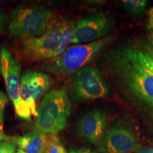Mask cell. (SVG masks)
<instances>
[{
	"mask_svg": "<svg viewBox=\"0 0 153 153\" xmlns=\"http://www.w3.org/2000/svg\"><path fill=\"white\" fill-rule=\"evenodd\" d=\"M106 126L107 116L104 111L93 109L80 118L76 128L84 140L92 145H97L104 139Z\"/></svg>",
	"mask_w": 153,
	"mask_h": 153,
	"instance_id": "cell-11",
	"label": "cell"
},
{
	"mask_svg": "<svg viewBox=\"0 0 153 153\" xmlns=\"http://www.w3.org/2000/svg\"><path fill=\"white\" fill-rule=\"evenodd\" d=\"M136 42L145 53H148L153 58V41L151 38H148V39L139 38L136 40Z\"/></svg>",
	"mask_w": 153,
	"mask_h": 153,
	"instance_id": "cell-17",
	"label": "cell"
},
{
	"mask_svg": "<svg viewBox=\"0 0 153 153\" xmlns=\"http://www.w3.org/2000/svg\"><path fill=\"white\" fill-rule=\"evenodd\" d=\"M53 83L51 76L41 72L28 71L21 76V97L29 107L33 116H36L38 101L48 92Z\"/></svg>",
	"mask_w": 153,
	"mask_h": 153,
	"instance_id": "cell-9",
	"label": "cell"
},
{
	"mask_svg": "<svg viewBox=\"0 0 153 153\" xmlns=\"http://www.w3.org/2000/svg\"><path fill=\"white\" fill-rule=\"evenodd\" d=\"M61 37V19H54L43 35L24 40L21 46L22 54L26 60L40 61L56 57Z\"/></svg>",
	"mask_w": 153,
	"mask_h": 153,
	"instance_id": "cell-7",
	"label": "cell"
},
{
	"mask_svg": "<svg viewBox=\"0 0 153 153\" xmlns=\"http://www.w3.org/2000/svg\"><path fill=\"white\" fill-rule=\"evenodd\" d=\"M16 145L14 140L0 142V153H16Z\"/></svg>",
	"mask_w": 153,
	"mask_h": 153,
	"instance_id": "cell-18",
	"label": "cell"
},
{
	"mask_svg": "<svg viewBox=\"0 0 153 153\" xmlns=\"http://www.w3.org/2000/svg\"><path fill=\"white\" fill-rule=\"evenodd\" d=\"M111 41V36H105L92 43L69 47L62 55L47 62L44 68L55 75L69 77L92 62Z\"/></svg>",
	"mask_w": 153,
	"mask_h": 153,
	"instance_id": "cell-3",
	"label": "cell"
},
{
	"mask_svg": "<svg viewBox=\"0 0 153 153\" xmlns=\"http://www.w3.org/2000/svg\"><path fill=\"white\" fill-rule=\"evenodd\" d=\"M16 153H27L26 152H25L24 150H22V149H17L16 150Z\"/></svg>",
	"mask_w": 153,
	"mask_h": 153,
	"instance_id": "cell-25",
	"label": "cell"
},
{
	"mask_svg": "<svg viewBox=\"0 0 153 153\" xmlns=\"http://www.w3.org/2000/svg\"><path fill=\"white\" fill-rule=\"evenodd\" d=\"M76 22L72 19H61V37L56 57L62 55L72 43L74 35Z\"/></svg>",
	"mask_w": 153,
	"mask_h": 153,
	"instance_id": "cell-13",
	"label": "cell"
},
{
	"mask_svg": "<svg viewBox=\"0 0 153 153\" xmlns=\"http://www.w3.org/2000/svg\"><path fill=\"white\" fill-rule=\"evenodd\" d=\"M152 41H153V33H152Z\"/></svg>",
	"mask_w": 153,
	"mask_h": 153,
	"instance_id": "cell-27",
	"label": "cell"
},
{
	"mask_svg": "<svg viewBox=\"0 0 153 153\" xmlns=\"http://www.w3.org/2000/svg\"><path fill=\"white\" fill-rule=\"evenodd\" d=\"M112 26L111 19L104 13L86 16L76 23L72 43L85 44L104 38Z\"/></svg>",
	"mask_w": 153,
	"mask_h": 153,
	"instance_id": "cell-8",
	"label": "cell"
},
{
	"mask_svg": "<svg viewBox=\"0 0 153 153\" xmlns=\"http://www.w3.org/2000/svg\"><path fill=\"white\" fill-rule=\"evenodd\" d=\"M149 26L153 30V7L149 11Z\"/></svg>",
	"mask_w": 153,
	"mask_h": 153,
	"instance_id": "cell-24",
	"label": "cell"
},
{
	"mask_svg": "<svg viewBox=\"0 0 153 153\" xmlns=\"http://www.w3.org/2000/svg\"><path fill=\"white\" fill-rule=\"evenodd\" d=\"M140 147L135 134L131 128L116 125L107 132L99 150L103 153H137Z\"/></svg>",
	"mask_w": 153,
	"mask_h": 153,
	"instance_id": "cell-10",
	"label": "cell"
},
{
	"mask_svg": "<svg viewBox=\"0 0 153 153\" xmlns=\"http://www.w3.org/2000/svg\"><path fill=\"white\" fill-rule=\"evenodd\" d=\"M137 153H153V148H150V147H145L142 146L140 148Z\"/></svg>",
	"mask_w": 153,
	"mask_h": 153,
	"instance_id": "cell-22",
	"label": "cell"
},
{
	"mask_svg": "<svg viewBox=\"0 0 153 153\" xmlns=\"http://www.w3.org/2000/svg\"><path fill=\"white\" fill-rule=\"evenodd\" d=\"M69 153H98L87 148H79L70 149Z\"/></svg>",
	"mask_w": 153,
	"mask_h": 153,
	"instance_id": "cell-20",
	"label": "cell"
},
{
	"mask_svg": "<svg viewBox=\"0 0 153 153\" xmlns=\"http://www.w3.org/2000/svg\"><path fill=\"white\" fill-rule=\"evenodd\" d=\"M7 103H8L7 96L3 91H0V126H3L4 114Z\"/></svg>",
	"mask_w": 153,
	"mask_h": 153,
	"instance_id": "cell-19",
	"label": "cell"
},
{
	"mask_svg": "<svg viewBox=\"0 0 153 153\" xmlns=\"http://www.w3.org/2000/svg\"><path fill=\"white\" fill-rule=\"evenodd\" d=\"M11 140L10 137L7 136V135L4 133L3 126H0V142H2V141L5 140Z\"/></svg>",
	"mask_w": 153,
	"mask_h": 153,
	"instance_id": "cell-23",
	"label": "cell"
},
{
	"mask_svg": "<svg viewBox=\"0 0 153 153\" xmlns=\"http://www.w3.org/2000/svg\"><path fill=\"white\" fill-rule=\"evenodd\" d=\"M54 13L40 5H23L10 13V33L19 39L39 37L46 31L54 20Z\"/></svg>",
	"mask_w": 153,
	"mask_h": 153,
	"instance_id": "cell-4",
	"label": "cell"
},
{
	"mask_svg": "<svg viewBox=\"0 0 153 153\" xmlns=\"http://www.w3.org/2000/svg\"><path fill=\"white\" fill-rule=\"evenodd\" d=\"M45 150L47 153H68L57 134L47 135Z\"/></svg>",
	"mask_w": 153,
	"mask_h": 153,
	"instance_id": "cell-16",
	"label": "cell"
},
{
	"mask_svg": "<svg viewBox=\"0 0 153 153\" xmlns=\"http://www.w3.org/2000/svg\"><path fill=\"white\" fill-rule=\"evenodd\" d=\"M129 49L135 60L153 76V58L140 47L136 41H127Z\"/></svg>",
	"mask_w": 153,
	"mask_h": 153,
	"instance_id": "cell-14",
	"label": "cell"
},
{
	"mask_svg": "<svg viewBox=\"0 0 153 153\" xmlns=\"http://www.w3.org/2000/svg\"><path fill=\"white\" fill-rule=\"evenodd\" d=\"M110 85L100 70L86 66L74 74L70 89V97L74 103L102 99L109 95Z\"/></svg>",
	"mask_w": 153,
	"mask_h": 153,
	"instance_id": "cell-5",
	"label": "cell"
},
{
	"mask_svg": "<svg viewBox=\"0 0 153 153\" xmlns=\"http://www.w3.org/2000/svg\"><path fill=\"white\" fill-rule=\"evenodd\" d=\"M102 65L115 89L136 114L147 140L153 144V76L135 60L127 41L107 51Z\"/></svg>",
	"mask_w": 153,
	"mask_h": 153,
	"instance_id": "cell-1",
	"label": "cell"
},
{
	"mask_svg": "<svg viewBox=\"0 0 153 153\" xmlns=\"http://www.w3.org/2000/svg\"><path fill=\"white\" fill-rule=\"evenodd\" d=\"M147 2L146 0H124L120 1V4L129 14L137 17L144 12Z\"/></svg>",
	"mask_w": 153,
	"mask_h": 153,
	"instance_id": "cell-15",
	"label": "cell"
},
{
	"mask_svg": "<svg viewBox=\"0 0 153 153\" xmlns=\"http://www.w3.org/2000/svg\"><path fill=\"white\" fill-rule=\"evenodd\" d=\"M71 108V100L66 89L49 91L36 108V130L46 135L62 131L68 125Z\"/></svg>",
	"mask_w": 153,
	"mask_h": 153,
	"instance_id": "cell-2",
	"label": "cell"
},
{
	"mask_svg": "<svg viewBox=\"0 0 153 153\" xmlns=\"http://www.w3.org/2000/svg\"><path fill=\"white\" fill-rule=\"evenodd\" d=\"M42 153H47V152H45V150H44V151H43V152H42Z\"/></svg>",
	"mask_w": 153,
	"mask_h": 153,
	"instance_id": "cell-26",
	"label": "cell"
},
{
	"mask_svg": "<svg viewBox=\"0 0 153 153\" xmlns=\"http://www.w3.org/2000/svg\"><path fill=\"white\" fill-rule=\"evenodd\" d=\"M0 74L4 80L7 94L16 116L22 119L30 120L33 115L20 94L21 65L6 47L0 49Z\"/></svg>",
	"mask_w": 153,
	"mask_h": 153,
	"instance_id": "cell-6",
	"label": "cell"
},
{
	"mask_svg": "<svg viewBox=\"0 0 153 153\" xmlns=\"http://www.w3.org/2000/svg\"><path fill=\"white\" fill-rule=\"evenodd\" d=\"M6 23V16L3 11H0V33H1L4 30Z\"/></svg>",
	"mask_w": 153,
	"mask_h": 153,
	"instance_id": "cell-21",
	"label": "cell"
},
{
	"mask_svg": "<svg viewBox=\"0 0 153 153\" xmlns=\"http://www.w3.org/2000/svg\"><path fill=\"white\" fill-rule=\"evenodd\" d=\"M14 141L19 149L27 153H42L45 150L47 135L36 130L16 137Z\"/></svg>",
	"mask_w": 153,
	"mask_h": 153,
	"instance_id": "cell-12",
	"label": "cell"
}]
</instances>
